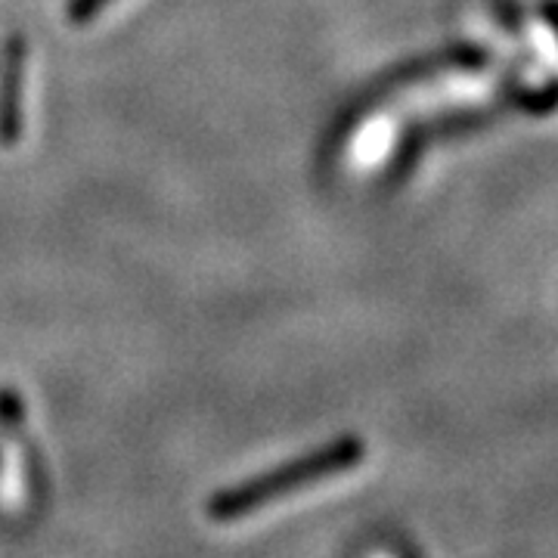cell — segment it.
<instances>
[{
	"instance_id": "6da1fadb",
	"label": "cell",
	"mask_w": 558,
	"mask_h": 558,
	"mask_svg": "<svg viewBox=\"0 0 558 558\" xmlns=\"http://www.w3.org/2000/svg\"><path fill=\"white\" fill-rule=\"evenodd\" d=\"M360 459H363V444L357 438H344L332 444L329 450L311 453L307 459L292 462L267 478L242 484L236 490L223 494L220 499H215L211 512H215V519H240L245 512H255L260 506L274 502L279 494H289L295 487H307V484H317L329 475H339L344 469H354Z\"/></svg>"
},
{
	"instance_id": "7a4b0ae2",
	"label": "cell",
	"mask_w": 558,
	"mask_h": 558,
	"mask_svg": "<svg viewBox=\"0 0 558 558\" xmlns=\"http://www.w3.org/2000/svg\"><path fill=\"white\" fill-rule=\"evenodd\" d=\"M22 84H25V44L13 38L7 44L0 72V140L13 146L22 134Z\"/></svg>"
},
{
	"instance_id": "3957f363",
	"label": "cell",
	"mask_w": 558,
	"mask_h": 558,
	"mask_svg": "<svg viewBox=\"0 0 558 558\" xmlns=\"http://www.w3.org/2000/svg\"><path fill=\"white\" fill-rule=\"evenodd\" d=\"M109 3L112 0H69L65 20L72 22V25H87L90 20H97Z\"/></svg>"
}]
</instances>
